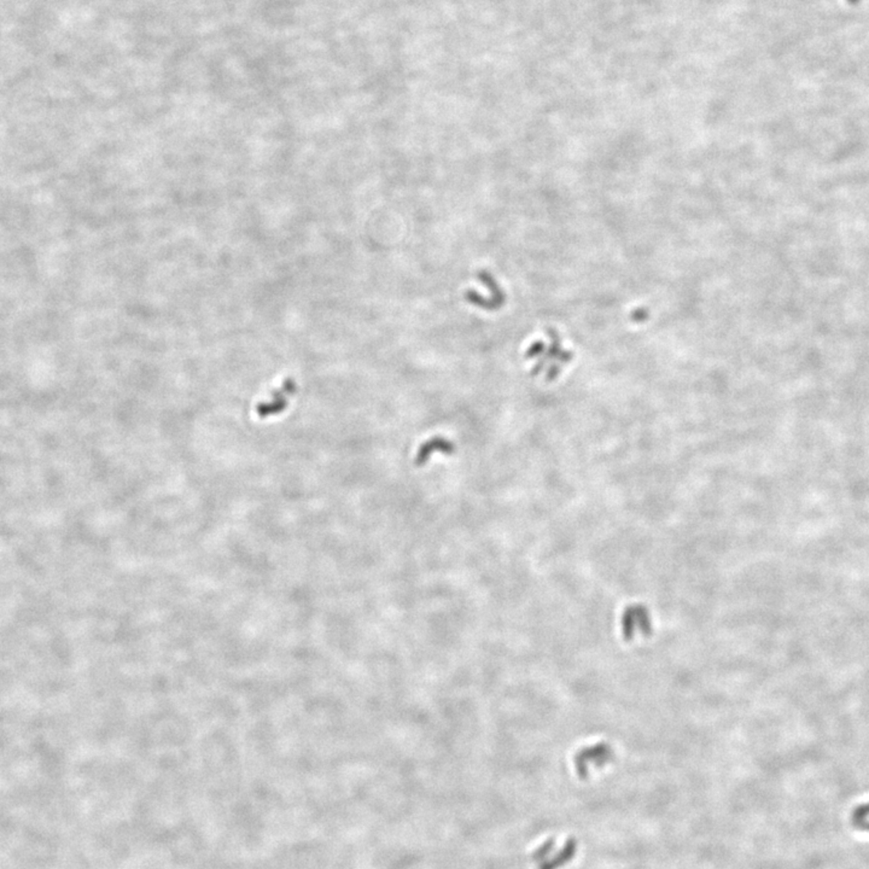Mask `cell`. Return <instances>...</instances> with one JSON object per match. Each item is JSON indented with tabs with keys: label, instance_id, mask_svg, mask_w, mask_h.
I'll return each instance as SVG.
<instances>
[{
	"label": "cell",
	"instance_id": "7a4b0ae2",
	"mask_svg": "<svg viewBox=\"0 0 869 869\" xmlns=\"http://www.w3.org/2000/svg\"><path fill=\"white\" fill-rule=\"evenodd\" d=\"M575 849H576V842H575L574 839H572V840H569V842H567V844H566V848L564 849V851H563V854L559 855V856L556 857V861H553L551 864L545 866L543 869H556V867H559V866H563V864H566L569 859H572L574 854H575Z\"/></svg>",
	"mask_w": 869,
	"mask_h": 869
},
{
	"label": "cell",
	"instance_id": "6da1fadb",
	"mask_svg": "<svg viewBox=\"0 0 869 869\" xmlns=\"http://www.w3.org/2000/svg\"><path fill=\"white\" fill-rule=\"evenodd\" d=\"M296 390L297 388H296L295 380L293 378L285 379L282 387L271 395L269 400L258 404L256 413L258 417L261 419H265L268 417H274L282 413L288 407L289 402L296 393Z\"/></svg>",
	"mask_w": 869,
	"mask_h": 869
}]
</instances>
